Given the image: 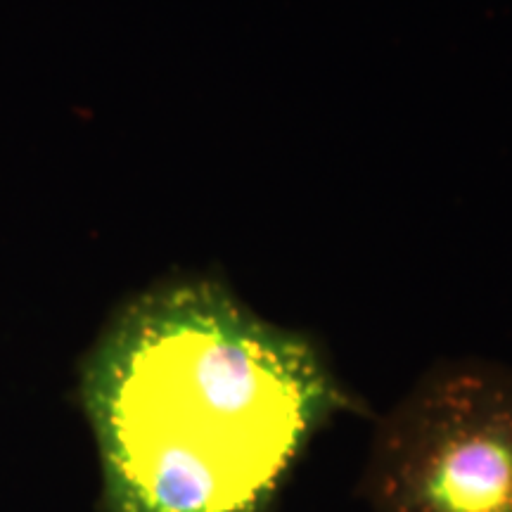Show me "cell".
Masks as SVG:
<instances>
[{
    "label": "cell",
    "mask_w": 512,
    "mask_h": 512,
    "mask_svg": "<svg viewBox=\"0 0 512 512\" xmlns=\"http://www.w3.org/2000/svg\"><path fill=\"white\" fill-rule=\"evenodd\" d=\"M76 392L98 512H271L318 434L363 411L309 332L195 271L112 311Z\"/></svg>",
    "instance_id": "obj_1"
},
{
    "label": "cell",
    "mask_w": 512,
    "mask_h": 512,
    "mask_svg": "<svg viewBox=\"0 0 512 512\" xmlns=\"http://www.w3.org/2000/svg\"><path fill=\"white\" fill-rule=\"evenodd\" d=\"M358 496L368 512H512V368L432 363L377 420Z\"/></svg>",
    "instance_id": "obj_2"
}]
</instances>
